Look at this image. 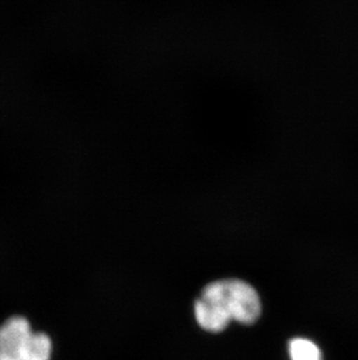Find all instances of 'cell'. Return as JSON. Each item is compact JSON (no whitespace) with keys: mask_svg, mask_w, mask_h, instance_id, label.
I'll return each instance as SVG.
<instances>
[{"mask_svg":"<svg viewBox=\"0 0 358 360\" xmlns=\"http://www.w3.org/2000/svg\"><path fill=\"white\" fill-rule=\"evenodd\" d=\"M194 315L199 326L210 333H221L232 321L253 324L260 315V296L242 280L214 281L197 300Z\"/></svg>","mask_w":358,"mask_h":360,"instance_id":"obj_1","label":"cell"},{"mask_svg":"<svg viewBox=\"0 0 358 360\" xmlns=\"http://www.w3.org/2000/svg\"><path fill=\"white\" fill-rule=\"evenodd\" d=\"M53 342L21 315L0 324V360H51Z\"/></svg>","mask_w":358,"mask_h":360,"instance_id":"obj_2","label":"cell"},{"mask_svg":"<svg viewBox=\"0 0 358 360\" xmlns=\"http://www.w3.org/2000/svg\"><path fill=\"white\" fill-rule=\"evenodd\" d=\"M291 360H322L321 352L311 340L294 338L289 345Z\"/></svg>","mask_w":358,"mask_h":360,"instance_id":"obj_3","label":"cell"}]
</instances>
